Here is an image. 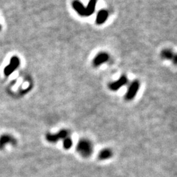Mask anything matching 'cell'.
<instances>
[{"label":"cell","mask_w":177,"mask_h":177,"mask_svg":"<svg viewBox=\"0 0 177 177\" xmlns=\"http://www.w3.org/2000/svg\"><path fill=\"white\" fill-rule=\"evenodd\" d=\"M163 55H164V56L165 58H170L171 56V53L169 51H165V52H164V53H163Z\"/></svg>","instance_id":"cell-13"},{"label":"cell","mask_w":177,"mask_h":177,"mask_svg":"<svg viewBox=\"0 0 177 177\" xmlns=\"http://www.w3.org/2000/svg\"><path fill=\"white\" fill-rule=\"evenodd\" d=\"M11 144L16 145V140L10 134H5L0 136V150H3L6 144Z\"/></svg>","instance_id":"cell-5"},{"label":"cell","mask_w":177,"mask_h":177,"mask_svg":"<svg viewBox=\"0 0 177 177\" xmlns=\"http://www.w3.org/2000/svg\"><path fill=\"white\" fill-rule=\"evenodd\" d=\"M0 29H1V26H0Z\"/></svg>","instance_id":"cell-14"},{"label":"cell","mask_w":177,"mask_h":177,"mask_svg":"<svg viewBox=\"0 0 177 177\" xmlns=\"http://www.w3.org/2000/svg\"><path fill=\"white\" fill-rule=\"evenodd\" d=\"M96 3H97L96 0H91L89 3H88V4L87 7L88 16L92 15V14L94 13V9H95V6H96Z\"/></svg>","instance_id":"cell-11"},{"label":"cell","mask_w":177,"mask_h":177,"mask_svg":"<svg viewBox=\"0 0 177 177\" xmlns=\"http://www.w3.org/2000/svg\"><path fill=\"white\" fill-rule=\"evenodd\" d=\"M69 133L66 129L61 130L57 133L55 134H51V133H47L46 134V140H47L49 142L55 143L58 142L61 139H64L66 138L68 136Z\"/></svg>","instance_id":"cell-2"},{"label":"cell","mask_w":177,"mask_h":177,"mask_svg":"<svg viewBox=\"0 0 177 177\" xmlns=\"http://www.w3.org/2000/svg\"><path fill=\"white\" fill-rule=\"evenodd\" d=\"M108 60V55L106 53H100V55L97 56V57L94 60V64L95 66H98L102 63L106 62Z\"/></svg>","instance_id":"cell-9"},{"label":"cell","mask_w":177,"mask_h":177,"mask_svg":"<svg viewBox=\"0 0 177 177\" xmlns=\"http://www.w3.org/2000/svg\"><path fill=\"white\" fill-rule=\"evenodd\" d=\"M76 150L82 157H89L93 152V145L89 140L81 139L77 145Z\"/></svg>","instance_id":"cell-1"},{"label":"cell","mask_w":177,"mask_h":177,"mask_svg":"<svg viewBox=\"0 0 177 177\" xmlns=\"http://www.w3.org/2000/svg\"><path fill=\"white\" fill-rule=\"evenodd\" d=\"M139 83L138 81H135L130 85L128 91H127V93L125 96V99L127 100H132L133 98H134L136 96V94L138 93V91H139Z\"/></svg>","instance_id":"cell-4"},{"label":"cell","mask_w":177,"mask_h":177,"mask_svg":"<svg viewBox=\"0 0 177 177\" xmlns=\"http://www.w3.org/2000/svg\"><path fill=\"white\" fill-rule=\"evenodd\" d=\"M19 64L20 61L19 58L16 57V56H13V57H12L11 59H10L9 64L7 66L4 70L5 75L7 76L10 75V74L19 67Z\"/></svg>","instance_id":"cell-3"},{"label":"cell","mask_w":177,"mask_h":177,"mask_svg":"<svg viewBox=\"0 0 177 177\" xmlns=\"http://www.w3.org/2000/svg\"><path fill=\"white\" fill-rule=\"evenodd\" d=\"M108 16V13L106 10H102L100 12L98 13L97 18V23L98 24H101L104 23L106 20L107 19Z\"/></svg>","instance_id":"cell-10"},{"label":"cell","mask_w":177,"mask_h":177,"mask_svg":"<svg viewBox=\"0 0 177 177\" xmlns=\"http://www.w3.org/2000/svg\"><path fill=\"white\" fill-rule=\"evenodd\" d=\"M113 155L112 151L109 149V148H105V149L102 150L100 153L98 154V158L100 160H106L110 158Z\"/></svg>","instance_id":"cell-8"},{"label":"cell","mask_w":177,"mask_h":177,"mask_svg":"<svg viewBox=\"0 0 177 177\" xmlns=\"http://www.w3.org/2000/svg\"><path fill=\"white\" fill-rule=\"evenodd\" d=\"M72 144H73V141L69 136H68L67 138H66V139H64L63 146H64V148H65V149H66V150L70 149V148L72 147Z\"/></svg>","instance_id":"cell-12"},{"label":"cell","mask_w":177,"mask_h":177,"mask_svg":"<svg viewBox=\"0 0 177 177\" xmlns=\"http://www.w3.org/2000/svg\"><path fill=\"white\" fill-rule=\"evenodd\" d=\"M73 8L80 15L88 16L87 8H84V6L78 1H75L73 3Z\"/></svg>","instance_id":"cell-7"},{"label":"cell","mask_w":177,"mask_h":177,"mask_svg":"<svg viewBox=\"0 0 177 177\" xmlns=\"http://www.w3.org/2000/svg\"><path fill=\"white\" fill-rule=\"evenodd\" d=\"M127 81V77L125 76H122L118 81L110 84L109 87L112 91H117L118 90L119 88H121L122 86H123L124 85L126 84Z\"/></svg>","instance_id":"cell-6"}]
</instances>
